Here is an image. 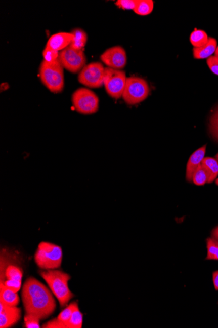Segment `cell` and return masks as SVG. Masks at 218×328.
Listing matches in <instances>:
<instances>
[{
  "instance_id": "1",
  "label": "cell",
  "mask_w": 218,
  "mask_h": 328,
  "mask_svg": "<svg viewBox=\"0 0 218 328\" xmlns=\"http://www.w3.org/2000/svg\"><path fill=\"white\" fill-rule=\"evenodd\" d=\"M22 299L26 313L35 314L41 320L49 318L55 311L56 302L51 291L34 278H28L24 282Z\"/></svg>"
},
{
  "instance_id": "2",
  "label": "cell",
  "mask_w": 218,
  "mask_h": 328,
  "mask_svg": "<svg viewBox=\"0 0 218 328\" xmlns=\"http://www.w3.org/2000/svg\"><path fill=\"white\" fill-rule=\"evenodd\" d=\"M39 273L50 287L52 293L57 298L60 307L64 308L67 306L69 301L74 297V294L68 286V282L71 279L70 275L56 269H43Z\"/></svg>"
},
{
  "instance_id": "3",
  "label": "cell",
  "mask_w": 218,
  "mask_h": 328,
  "mask_svg": "<svg viewBox=\"0 0 218 328\" xmlns=\"http://www.w3.org/2000/svg\"><path fill=\"white\" fill-rule=\"evenodd\" d=\"M39 76L42 84L52 93H60L64 90V67L58 58L53 62L42 60L39 67Z\"/></svg>"
},
{
  "instance_id": "4",
  "label": "cell",
  "mask_w": 218,
  "mask_h": 328,
  "mask_svg": "<svg viewBox=\"0 0 218 328\" xmlns=\"http://www.w3.org/2000/svg\"><path fill=\"white\" fill-rule=\"evenodd\" d=\"M63 251L61 247L51 242H41L36 250L34 260L42 269H56L61 266Z\"/></svg>"
},
{
  "instance_id": "5",
  "label": "cell",
  "mask_w": 218,
  "mask_h": 328,
  "mask_svg": "<svg viewBox=\"0 0 218 328\" xmlns=\"http://www.w3.org/2000/svg\"><path fill=\"white\" fill-rule=\"evenodd\" d=\"M150 91L147 81L143 78L132 76L127 78L122 98L127 104L136 105L147 99Z\"/></svg>"
},
{
  "instance_id": "6",
  "label": "cell",
  "mask_w": 218,
  "mask_h": 328,
  "mask_svg": "<svg viewBox=\"0 0 218 328\" xmlns=\"http://www.w3.org/2000/svg\"><path fill=\"white\" fill-rule=\"evenodd\" d=\"M126 80V74L124 71L110 68L105 69L103 85L107 94L114 99L122 97Z\"/></svg>"
},
{
  "instance_id": "7",
  "label": "cell",
  "mask_w": 218,
  "mask_h": 328,
  "mask_svg": "<svg viewBox=\"0 0 218 328\" xmlns=\"http://www.w3.org/2000/svg\"><path fill=\"white\" fill-rule=\"evenodd\" d=\"M72 103L76 111L82 114H92L99 110V98L95 93L86 88H80L72 95Z\"/></svg>"
},
{
  "instance_id": "8",
  "label": "cell",
  "mask_w": 218,
  "mask_h": 328,
  "mask_svg": "<svg viewBox=\"0 0 218 328\" xmlns=\"http://www.w3.org/2000/svg\"><path fill=\"white\" fill-rule=\"evenodd\" d=\"M105 69L102 63H90L78 74V82L90 88H100L103 85Z\"/></svg>"
},
{
  "instance_id": "9",
  "label": "cell",
  "mask_w": 218,
  "mask_h": 328,
  "mask_svg": "<svg viewBox=\"0 0 218 328\" xmlns=\"http://www.w3.org/2000/svg\"><path fill=\"white\" fill-rule=\"evenodd\" d=\"M64 68L71 73L80 72L86 66V58L83 50H78L69 46L59 53L58 57Z\"/></svg>"
},
{
  "instance_id": "10",
  "label": "cell",
  "mask_w": 218,
  "mask_h": 328,
  "mask_svg": "<svg viewBox=\"0 0 218 328\" xmlns=\"http://www.w3.org/2000/svg\"><path fill=\"white\" fill-rule=\"evenodd\" d=\"M100 59L106 65L107 68L122 69L126 65V52L122 47H112L107 49L101 55Z\"/></svg>"
},
{
  "instance_id": "11",
  "label": "cell",
  "mask_w": 218,
  "mask_h": 328,
  "mask_svg": "<svg viewBox=\"0 0 218 328\" xmlns=\"http://www.w3.org/2000/svg\"><path fill=\"white\" fill-rule=\"evenodd\" d=\"M21 318V309L0 303V327L8 328L15 325Z\"/></svg>"
},
{
  "instance_id": "12",
  "label": "cell",
  "mask_w": 218,
  "mask_h": 328,
  "mask_svg": "<svg viewBox=\"0 0 218 328\" xmlns=\"http://www.w3.org/2000/svg\"><path fill=\"white\" fill-rule=\"evenodd\" d=\"M206 145L202 146L193 153L188 161L186 166V179L189 183L192 181L193 175L195 170L201 165L204 156H205Z\"/></svg>"
},
{
  "instance_id": "13",
  "label": "cell",
  "mask_w": 218,
  "mask_h": 328,
  "mask_svg": "<svg viewBox=\"0 0 218 328\" xmlns=\"http://www.w3.org/2000/svg\"><path fill=\"white\" fill-rule=\"evenodd\" d=\"M78 306L76 302H72L67 305L66 309L59 314L57 318H54L49 322L44 323L42 327L44 328H65L66 323L68 322L73 314L75 308Z\"/></svg>"
},
{
  "instance_id": "14",
  "label": "cell",
  "mask_w": 218,
  "mask_h": 328,
  "mask_svg": "<svg viewBox=\"0 0 218 328\" xmlns=\"http://www.w3.org/2000/svg\"><path fill=\"white\" fill-rule=\"evenodd\" d=\"M74 35L71 33H55L49 38L46 47L56 51H62L71 44Z\"/></svg>"
},
{
  "instance_id": "15",
  "label": "cell",
  "mask_w": 218,
  "mask_h": 328,
  "mask_svg": "<svg viewBox=\"0 0 218 328\" xmlns=\"http://www.w3.org/2000/svg\"><path fill=\"white\" fill-rule=\"evenodd\" d=\"M217 46L216 39L209 38L208 41L205 45L198 48L193 49V55L195 59H208L215 53Z\"/></svg>"
},
{
  "instance_id": "16",
  "label": "cell",
  "mask_w": 218,
  "mask_h": 328,
  "mask_svg": "<svg viewBox=\"0 0 218 328\" xmlns=\"http://www.w3.org/2000/svg\"><path fill=\"white\" fill-rule=\"evenodd\" d=\"M202 167L207 175V183H212L217 178L218 161L213 157H204L201 164Z\"/></svg>"
},
{
  "instance_id": "17",
  "label": "cell",
  "mask_w": 218,
  "mask_h": 328,
  "mask_svg": "<svg viewBox=\"0 0 218 328\" xmlns=\"http://www.w3.org/2000/svg\"><path fill=\"white\" fill-rule=\"evenodd\" d=\"M19 301L17 292L11 290L5 285L0 283V303L8 306H17Z\"/></svg>"
},
{
  "instance_id": "18",
  "label": "cell",
  "mask_w": 218,
  "mask_h": 328,
  "mask_svg": "<svg viewBox=\"0 0 218 328\" xmlns=\"http://www.w3.org/2000/svg\"><path fill=\"white\" fill-rule=\"evenodd\" d=\"M23 271L22 269L14 265H8L1 268V281L5 280H16L22 281Z\"/></svg>"
},
{
  "instance_id": "19",
  "label": "cell",
  "mask_w": 218,
  "mask_h": 328,
  "mask_svg": "<svg viewBox=\"0 0 218 328\" xmlns=\"http://www.w3.org/2000/svg\"><path fill=\"white\" fill-rule=\"evenodd\" d=\"M71 33L74 38L69 46L78 50H83L88 40L86 31L81 28H75L72 30Z\"/></svg>"
},
{
  "instance_id": "20",
  "label": "cell",
  "mask_w": 218,
  "mask_h": 328,
  "mask_svg": "<svg viewBox=\"0 0 218 328\" xmlns=\"http://www.w3.org/2000/svg\"><path fill=\"white\" fill-rule=\"evenodd\" d=\"M209 37L206 31L195 28L191 33L190 41L194 48H198L205 45L208 42Z\"/></svg>"
},
{
  "instance_id": "21",
  "label": "cell",
  "mask_w": 218,
  "mask_h": 328,
  "mask_svg": "<svg viewBox=\"0 0 218 328\" xmlns=\"http://www.w3.org/2000/svg\"><path fill=\"white\" fill-rule=\"evenodd\" d=\"M154 10V2L152 0H137V4L134 11L136 14L145 16L150 14Z\"/></svg>"
},
{
  "instance_id": "22",
  "label": "cell",
  "mask_w": 218,
  "mask_h": 328,
  "mask_svg": "<svg viewBox=\"0 0 218 328\" xmlns=\"http://www.w3.org/2000/svg\"><path fill=\"white\" fill-rule=\"evenodd\" d=\"M83 323V314L78 308H75L71 317L66 323L65 328H82Z\"/></svg>"
},
{
  "instance_id": "23",
  "label": "cell",
  "mask_w": 218,
  "mask_h": 328,
  "mask_svg": "<svg viewBox=\"0 0 218 328\" xmlns=\"http://www.w3.org/2000/svg\"><path fill=\"white\" fill-rule=\"evenodd\" d=\"M206 248H207V255L206 260L218 261V241L212 237L206 239Z\"/></svg>"
},
{
  "instance_id": "24",
  "label": "cell",
  "mask_w": 218,
  "mask_h": 328,
  "mask_svg": "<svg viewBox=\"0 0 218 328\" xmlns=\"http://www.w3.org/2000/svg\"><path fill=\"white\" fill-rule=\"evenodd\" d=\"M192 181L198 186H204L207 183V175L202 165L195 170L193 175Z\"/></svg>"
},
{
  "instance_id": "25",
  "label": "cell",
  "mask_w": 218,
  "mask_h": 328,
  "mask_svg": "<svg viewBox=\"0 0 218 328\" xmlns=\"http://www.w3.org/2000/svg\"><path fill=\"white\" fill-rule=\"evenodd\" d=\"M209 131L213 138L218 142V112L215 110L211 116L209 123Z\"/></svg>"
},
{
  "instance_id": "26",
  "label": "cell",
  "mask_w": 218,
  "mask_h": 328,
  "mask_svg": "<svg viewBox=\"0 0 218 328\" xmlns=\"http://www.w3.org/2000/svg\"><path fill=\"white\" fill-rule=\"evenodd\" d=\"M41 320L37 316L33 314L26 313L24 316V325L26 328H39V321Z\"/></svg>"
},
{
  "instance_id": "27",
  "label": "cell",
  "mask_w": 218,
  "mask_h": 328,
  "mask_svg": "<svg viewBox=\"0 0 218 328\" xmlns=\"http://www.w3.org/2000/svg\"><path fill=\"white\" fill-rule=\"evenodd\" d=\"M42 56H43L44 60H46V61L53 62L59 57V53H58V51L46 47L43 52H42Z\"/></svg>"
},
{
  "instance_id": "28",
  "label": "cell",
  "mask_w": 218,
  "mask_h": 328,
  "mask_svg": "<svg viewBox=\"0 0 218 328\" xmlns=\"http://www.w3.org/2000/svg\"><path fill=\"white\" fill-rule=\"evenodd\" d=\"M137 0H118L115 5L122 10H133L136 8Z\"/></svg>"
},
{
  "instance_id": "29",
  "label": "cell",
  "mask_w": 218,
  "mask_h": 328,
  "mask_svg": "<svg viewBox=\"0 0 218 328\" xmlns=\"http://www.w3.org/2000/svg\"><path fill=\"white\" fill-rule=\"evenodd\" d=\"M1 283L11 290L15 292L19 291L21 288L22 281H20V280H5L4 281H1Z\"/></svg>"
},
{
  "instance_id": "30",
  "label": "cell",
  "mask_w": 218,
  "mask_h": 328,
  "mask_svg": "<svg viewBox=\"0 0 218 328\" xmlns=\"http://www.w3.org/2000/svg\"><path fill=\"white\" fill-rule=\"evenodd\" d=\"M209 69L215 75L218 76V57L213 55L206 60Z\"/></svg>"
},
{
  "instance_id": "31",
  "label": "cell",
  "mask_w": 218,
  "mask_h": 328,
  "mask_svg": "<svg viewBox=\"0 0 218 328\" xmlns=\"http://www.w3.org/2000/svg\"><path fill=\"white\" fill-rule=\"evenodd\" d=\"M213 286L215 290L218 291V271L213 272L212 274Z\"/></svg>"
},
{
  "instance_id": "32",
  "label": "cell",
  "mask_w": 218,
  "mask_h": 328,
  "mask_svg": "<svg viewBox=\"0 0 218 328\" xmlns=\"http://www.w3.org/2000/svg\"><path fill=\"white\" fill-rule=\"evenodd\" d=\"M211 236H212L213 239L218 241V226L213 229L212 233H211Z\"/></svg>"
},
{
  "instance_id": "33",
  "label": "cell",
  "mask_w": 218,
  "mask_h": 328,
  "mask_svg": "<svg viewBox=\"0 0 218 328\" xmlns=\"http://www.w3.org/2000/svg\"><path fill=\"white\" fill-rule=\"evenodd\" d=\"M0 88H1L2 92L4 91H6V90L10 88V85H9L8 84H7V83H3V84H1V86H0Z\"/></svg>"
},
{
  "instance_id": "34",
  "label": "cell",
  "mask_w": 218,
  "mask_h": 328,
  "mask_svg": "<svg viewBox=\"0 0 218 328\" xmlns=\"http://www.w3.org/2000/svg\"><path fill=\"white\" fill-rule=\"evenodd\" d=\"M215 56H216L218 57V46H217L216 50L215 51Z\"/></svg>"
},
{
  "instance_id": "35",
  "label": "cell",
  "mask_w": 218,
  "mask_h": 328,
  "mask_svg": "<svg viewBox=\"0 0 218 328\" xmlns=\"http://www.w3.org/2000/svg\"><path fill=\"white\" fill-rule=\"evenodd\" d=\"M215 159H216L217 161H218V153L216 155H215Z\"/></svg>"
},
{
  "instance_id": "36",
  "label": "cell",
  "mask_w": 218,
  "mask_h": 328,
  "mask_svg": "<svg viewBox=\"0 0 218 328\" xmlns=\"http://www.w3.org/2000/svg\"><path fill=\"white\" fill-rule=\"evenodd\" d=\"M215 184H217V185L218 186V178H217L216 179H215Z\"/></svg>"
},
{
  "instance_id": "37",
  "label": "cell",
  "mask_w": 218,
  "mask_h": 328,
  "mask_svg": "<svg viewBox=\"0 0 218 328\" xmlns=\"http://www.w3.org/2000/svg\"><path fill=\"white\" fill-rule=\"evenodd\" d=\"M215 110H216V111L218 112V107H217V109Z\"/></svg>"
}]
</instances>
